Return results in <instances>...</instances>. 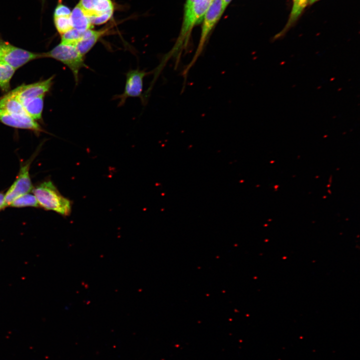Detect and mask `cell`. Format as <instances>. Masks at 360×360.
Returning a JSON list of instances; mask_svg holds the SVG:
<instances>
[{"mask_svg": "<svg viewBox=\"0 0 360 360\" xmlns=\"http://www.w3.org/2000/svg\"><path fill=\"white\" fill-rule=\"evenodd\" d=\"M9 206L17 208L26 206L36 208L40 206L34 195L29 193L16 198L10 204Z\"/></svg>", "mask_w": 360, "mask_h": 360, "instance_id": "obj_17", "label": "cell"}, {"mask_svg": "<svg viewBox=\"0 0 360 360\" xmlns=\"http://www.w3.org/2000/svg\"><path fill=\"white\" fill-rule=\"evenodd\" d=\"M39 206L46 210L54 211L62 216L70 215L72 202L60 194L50 180L45 181L33 188Z\"/></svg>", "mask_w": 360, "mask_h": 360, "instance_id": "obj_2", "label": "cell"}, {"mask_svg": "<svg viewBox=\"0 0 360 360\" xmlns=\"http://www.w3.org/2000/svg\"><path fill=\"white\" fill-rule=\"evenodd\" d=\"M78 4L92 25L104 24L113 15L114 6L111 0H80Z\"/></svg>", "mask_w": 360, "mask_h": 360, "instance_id": "obj_5", "label": "cell"}, {"mask_svg": "<svg viewBox=\"0 0 360 360\" xmlns=\"http://www.w3.org/2000/svg\"><path fill=\"white\" fill-rule=\"evenodd\" d=\"M32 160L21 166L16 180L4 194L6 206L16 198L32 191L33 186L30 176L29 170Z\"/></svg>", "mask_w": 360, "mask_h": 360, "instance_id": "obj_7", "label": "cell"}, {"mask_svg": "<svg viewBox=\"0 0 360 360\" xmlns=\"http://www.w3.org/2000/svg\"><path fill=\"white\" fill-rule=\"evenodd\" d=\"M70 16L73 28L82 32L92 28V24L89 18L78 4L71 12Z\"/></svg>", "mask_w": 360, "mask_h": 360, "instance_id": "obj_15", "label": "cell"}, {"mask_svg": "<svg viewBox=\"0 0 360 360\" xmlns=\"http://www.w3.org/2000/svg\"><path fill=\"white\" fill-rule=\"evenodd\" d=\"M0 122L14 128L28 129L40 132L39 124L30 116L10 114L0 109Z\"/></svg>", "mask_w": 360, "mask_h": 360, "instance_id": "obj_10", "label": "cell"}, {"mask_svg": "<svg viewBox=\"0 0 360 360\" xmlns=\"http://www.w3.org/2000/svg\"><path fill=\"white\" fill-rule=\"evenodd\" d=\"M44 96L26 98L20 100L28 114L33 120H40L44 107Z\"/></svg>", "mask_w": 360, "mask_h": 360, "instance_id": "obj_14", "label": "cell"}, {"mask_svg": "<svg viewBox=\"0 0 360 360\" xmlns=\"http://www.w3.org/2000/svg\"><path fill=\"white\" fill-rule=\"evenodd\" d=\"M53 78L52 76L46 80L30 84H22L11 92L16 96L20 100L44 96L51 88Z\"/></svg>", "mask_w": 360, "mask_h": 360, "instance_id": "obj_9", "label": "cell"}, {"mask_svg": "<svg viewBox=\"0 0 360 360\" xmlns=\"http://www.w3.org/2000/svg\"><path fill=\"white\" fill-rule=\"evenodd\" d=\"M308 0H293L292 10L287 23L282 30L276 35L274 39L282 36L294 24L304 9L308 5Z\"/></svg>", "mask_w": 360, "mask_h": 360, "instance_id": "obj_13", "label": "cell"}, {"mask_svg": "<svg viewBox=\"0 0 360 360\" xmlns=\"http://www.w3.org/2000/svg\"><path fill=\"white\" fill-rule=\"evenodd\" d=\"M54 24L56 30L60 34L73 28L70 16L54 17Z\"/></svg>", "mask_w": 360, "mask_h": 360, "instance_id": "obj_19", "label": "cell"}, {"mask_svg": "<svg viewBox=\"0 0 360 360\" xmlns=\"http://www.w3.org/2000/svg\"><path fill=\"white\" fill-rule=\"evenodd\" d=\"M42 56L16 47L8 42H0V61L3 62L15 70L28 62Z\"/></svg>", "mask_w": 360, "mask_h": 360, "instance_id": "obj_6", "label": "cell"}, {"mask_svg": "<svg viewBox=\"0 0 360 360\" xmlns=\"http://www.w3.org/2000/svg\"><path fill=\"white\" fill-rule=\"evenodd\" d=\"M214 0H193L192 2H186L184 18L180 36L172 50L162 59L164 64L171 56L175 57L178 61L182 51L187 45L188 38L193 27L200 23Z\"/></svg>", "mask_w": 360, "mask_h": 360, "instance_id": "obj_1", "label": "cell"}, {"mask_svg": "<svg viewBox=\"0 0 360 360\" xmlns=\"http://www.w3.org/2000/svg\"><path fill=\"white\" fill-rule=\"evenodd\" d=\"M319 0H308V4H312Z\"/></svg>", "mask_w": 360, "mask_h": 360, "instance_id": "obj_23", "label": "cell"}, {"mask_svg": "<svg viewBox=\"0 0 360 360\" xmlns=\"http://www.w3.org/2000/svg\"><path fill=\"white\" fill-rule=\"evenodd\" d=\"M70 8L60 2L54 10V17L70 16Z\"/></svg>", "mask_w": 360, "mask_h": 360, "instance_id": "obj_20", "label": "cell"}, {"mask_svg": "<svg viewBox=\"0 0 360 360\" xmlns=\"http://www.w3.org/2000/svg\"><path fill=\"white\" fill-rule=\"evenodd\" d=\"M44 56L54 58L67 66L72 72L76 84L78 82L80 70L88 68L84 62V56L74 45L60 42L44 54Z\"/></svg>", "mask_w": 360, "mask_h": 360, "instance_id": "obj_3", "label": "cell"}, {"mask_svg": "<svg viewBox=\"0 0 360 360\" xmlns=\"http://www.w3.org/2000/svg\"><path fill=\"white\" fill-rule=\"evenodd\" d=\"M42 0L44 2V0Z\"/></svg>", "mask_w": 360, "mask_h": 360, "instance_id": "obj_25", "label": "cell"}, {"mask_svg": "<svg viewBox=\"0 0 360 360\" xmlns=\"http://www.w3.org/2000/svg\"><path fill=\"white\" fill-rule=\"evenodd\" d=\"M62 0H59V2H61Z\"/></svg>", "mask_w": 360, "mask_h": 360, "instance_id": "obj_24", "label": "cell"}, {"mask_svg": "<svg viewBox=\"0 0 360 360\" xmlns=\"http://www.w3.org/2000/svg\"><path fill=\"white\" fill-rule=\"evenodd\" d=\"M148 74L145 70L138 68L130 70L128 72L124 92L116 96V98L119 99L120 106L124 104L128 98H142L143 96L144 79Z\"/></svg>", "mask_w": 360, "mask_h": 360, "instance_id": "obj_8", "label": "cell"}, {"mask_svg": "<svg viewBox=\"0 0 360 360\" xmlns=\"http://www.w3.org/2000/svg\"><path fill=\"white\" fill-rule=\"evenodd\" d=\"M84 32L72 28L61 34V42L76 46L82 38Z\"/></svg>", "mask_w": 360, "mask_h": 360, "instance_id": "obj_18", "label": "cell"}, {"mask_svg": "<svg viewBox=\"0 0 360 360\" xmlns=\"http://www.w3.org/2000/svg\"><path fill=\"white\" fill-rule=\"evenodd\" d=\"M6 208L4 202V194L0 192V210Z\"/></svg>", "mask_w": 360, "mask_h": 360, "instance_id": "obj_21", "label": "cell"}, {"mask_svg": "<svg viewBox=\"0 0 360 360\" xmlns=\"http://www.w3.org/2000/svg\"><path fill=\"white\" fill-rule=\"evenodd\" d=\"M110 27L108 26L98 30L89 29L84 32L81 40L75 46L78 52L84 56L88 54L104 36L110 32Z\"/></svg>", "mask_w": 360, "mask_h": 360, "instance_id": "obj_11", "label": "cell"}, {"mask_svg": "<svg viewBox=\"0 0 360 360\" xmlns=\"http://www.w3.org/2000/svg\"><path fill=\"white\" fill-rule=\"evenodd\" d=\"M223 12L222 0H214L204 16L200 42L194 58L184 72V76L202 52L209 34Z\"/></svg>", "mask_w": 360, "mask_h": 360, "instance_id": "obj_4", "label": "cell"}, {"mask_svg": "<svg viewBox=\"0 0 360 360\" xmlns=\"http://www.w3.org/2000/svg\"><path fill=\"white\" fill-rule=\"evenodd\" d=\"M232 0H222V9L224 11L227 6L230 4Z\"/></svg>", "mask_w": 360, "mask_h": 360, "instance_id": "obj_22", "label": "cell"}, {"mask_svg": "<svg viewBox=\"0 0 360 360\" xmlns=\"http://www.w3.org/2000/svg\"><path fill=\"white\" fill-rule=\"evenodd\" d=\"M0 109L12 114L28 116L20 100L11 92L0 98Z\"/></svg>", "mask_w": 360, "mask_h": 360, "instance_id": "obj_12", "label": "cell"}, {"mask_svg": "<svg viewBox=\"0 0 360 360\" xmlns=\"http://www.w3.org/2000/svg\"><path fill=\"white\" fill-rule=\"evenodd\" d=\"M15 69L8 64L0 61V88L7 92L10 88V81Z\"/></svg>", "mask_w": 360, "mask_h": 360, "instance_id": "obj_16", "label": "cell"}]
</instances>
